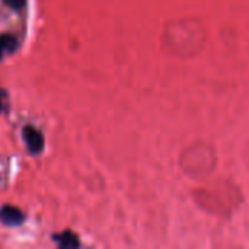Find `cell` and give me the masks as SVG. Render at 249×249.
<instances>
[{"mask_svg":"<svg viewBox=\"0 0 249 249\" xmlns=\"http://www.w3.org/2000/svg\"><path fill=\"white\" fill-rule=\"evenodd\" d=\"M19 47H20V41L18 39V36L9 32L0 34V61L15 54L19 50Z\"/></svg>","mask_w":249,"mask_h":249,"instance_id":"3","label":"cell"},{"mask_svg":"<svg viewBox=\"0 0 249 249\" xmlns=\"http://www.w3.org/2000/svg\"><path fill=\"white\" fill-rule=\"evenodd\" d=\"M22 139L25 142L26 150L31 156H38L44 152L45 147V139L41 130H38L35 125L26 124L22 128Z\"/></svg>","mask_w":249,"mask_h":249,"instance_id":"1","label":"cell"},{"mask_svg":"<svg viewBox=\"0 0 249 249\" xmlns=\"http://www.w3.org/2000/svg\"><path fill=\"white\" fill-rule=\"evenodd\" d=\"M25 213L12 204H3L0 207V222L7 228H18L25 222Z\"/></svg>","mask_w":249,"mask_h":249,"instance_id":"2","label":"cell"},{"mask_svg":"<svg viewBox=\"0 0 249 249\" xmlns=\"http://www.w3.org/2000/svg\"><path fill=\"white\" fill-rule=\"evenodd\" d=\"M1 3H3L6 7L15 10V12H20L22 9L26 7L28 0H1Z\"/></svg>","mask_w":249,"mask_h":249,"instance_id":"6","label":"cell"},{"mask_svg":"<svg viewBox=\"0 0 249 249\" xmlns=\"http://www.w3.org/2000/svg\"><path fill=\"white\" fill-rule=\"evenodd\" d=\"M51 239L58 245L60 249H73V248H80V241L79 236L71 232V231H64L61 233H53Z\"/></svg>","mask_w":249,"mask_h":249,"instance_id":"4","label":"cell"},{"mask_svg":"<svg viewBox=\"0 0 249 249\" xmlns=\"http://www.w3.org/2000/svg\"><path fill=\"white\" fill-rule=\"evenodd\" d=\"M10 111V96L4 88H0V114H7Z\"/></svg>","mask_w":249,"mask_h":249,"instance_id":"5","label":"cell"}]
</instances>
